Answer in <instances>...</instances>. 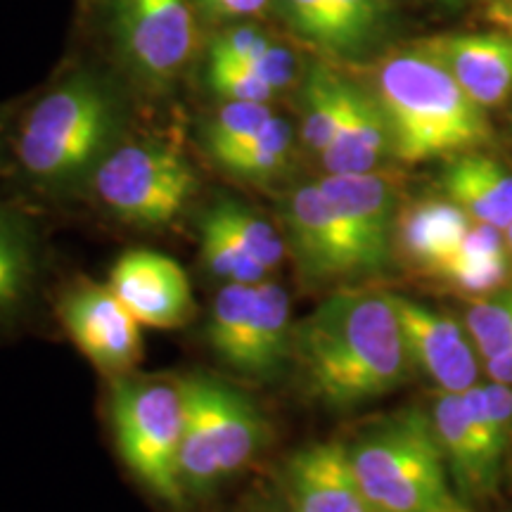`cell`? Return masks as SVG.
I'll list each match as a JSON object with an SVG mask.
<instances>
[{
  "mask_svg": "<svg viewBox=\"0 0 512 512\" xmlns=\"http://www.w3.org/2000/svg\"><path fill=\"white\" fill-rule=\"evenodd\" d=\"M292 358L304 392L330 411H351L396 392L413 373L394 297L339 290L294 325Z\"/></svg>",
  "mask_w": 512,
  "mask_h": 512,
  "instance_id": "6da1fadb",
  "label": "cell"
},
{
  "mask_svg": "<svg viewBox=\"0 0 512 512\" xmlns=\"http://www.w3.org/2000/svg\"><path fill=\"white\" fill-rule=\"evenodd\" d=\"M375 98L392 131L394 157L406 164L458 157L491 136L484 107L422 48L392 55L380 64Z\"/></svg>",
  "mask_w": 512,
  "mask_h": 512,
  "instance_id": "7a4b0ae2",
  "label": "cell"
},
{
  "mask_svg": "<svg viewBox=\"0 0 512 512\" xmlns=\"http://www.w3.org/2000/svg\"><path fill=\"white\" fill-rule=\"evenodd\" d=\"M119 124L117 98L91 72H79L43 93L15 128L12 152L27 181L64 188L95 171L112 150Z\"/></svg>",
  "mask_w": 512,
  "mask_h": 512,
  "instance_id": "3957f363",
  "label": "cell"
},
{
  "mask_svg": "<svg viewBox=\"0 0 512 512\" xmlns=\"http://www.w3.org/2000/svg\"><path fill=\"white\" fill-rule=\"evenodd\" d=\"M358 482L382 512H467L453 494L430 413L403 408L349 444Z\"/></svg>",
  "mask_w": 512,
  "mask_h": 512,
  "instance_id": "277c9868",
  "label": "cell"
},
{
  "mask_svg": "<svg viewBox=\"0 0 512 512\" xmlns=\"http://www.w3.org/2000/svg\"><path fill=\"white\" fill-rule=\"evenodd\" d=\"M188 415L178 453V479L185 496L216 489L264 446L266 427L254 403L214 377H185Z\"/></svg>",
  "mask_w": 512,
  "mask_h": 512,
  "instance_id": "5b68a950",
  "label": "cell"
},
{
  "mask_svg": "<svg viewBox=\"0 0 512 512\" xmlns=\"http://www.w3.org/2000/svg\"><path fill=\"white\" fill-rule=\"evenodd\" d=\"M112 427L124 463L166 503L181 505L178 453L188 415L185 384L164 377H114Z\"/></svg>",
  "mask_w": 512,
  "mask_h": 512,
  "instance_id": "8992f818",
  "label": "cell"
},
{
  "mask_svg": "<svg viewBox=\"0 0 512 512\" xmlns=\"http://www.w3.org/2000/svg\"><path fill=\"white\" fill-rule=\"evenodd\" d=\"M91 176L102 207L140 228L174 223L197 192V176L188 157L159 140L112 147Z\"/></svg>",
  "mask_w": 512,
  "mask_h": 512,
  "instance_id": "52a82bcc",
  "label": "cell"
},
{
  "mask_svg": "<svg viewBox=\"0 0 512 512\" xmlns=\"http://www.w3.org/2000/svg\"><path fill=\"white\" fill-rule=\"evenodd\" d=\"M195 0H119L117 38L128 67L155 88L171 86L200 48Z\"/></svg>",
  "mask_w": 512,
  "mask_h": 512,
  "instance_id": "ba28073f",
  "label": "cell"
},
{
  "mask_svg": "<svg viewBox=\"0 0 512 512\" xmlns=\"http://www.w3.org/2000/svg\"><path fill=\"white\" fill-rule=\"evenodd\" d=\"M283 219L287 252L294 256L306 283L370 278L354 235L318 183L299 185L287 195Z\"/></svg>",
  "mask_w": 512,
  "mask_h": 512,
  "instance_id": "9c48e42d",
  "label": "cell"
},
{
  "mask_svg": "<svg viewBox=\"0 0 512 512\" xmlns=\"http://www.w3.org/2000/svg\"><path fill=\"white\" fill-rule=\"evenodd\" d=\"M430 418L460 494L467 498L491 494L508 448L486 411L482 384H472L463 394L439 389Z\"/></svg>",
  "mask_w": 512,
  "mask_h": 512,
  "instance_id": "30bf717a",
  "label": "cell"
},
{
  "mask_svg": "<svg viewBox=\"0 0 512 512\" xmlns=\"http://www.w3.org/2000/svg\"><path fill=\"white\" fill-rule=\"evenodd\" d=\"M57 318L72 342L102 373L121 377L143 356L140 323L110 285L81 283L62 294Z\"/></svg>",
  "mask_w": 512,
  "mask_h": 512,
  "instance_id": "8fae6325",
  "label": "cell"
},
{
  "mask_svg": "<svg viewBox=\"0 0 512 512\" xmlns=\"http://www.w3.org/2000/svg\"><path fill=\"white\" fill-rule=\"evenodd\" d=\"M107 285L147 328H181L195 313L188 275L174 259L152 249H128L121 254Z\"/></svg>",
  "mask_w": 512,
  "mask_h": 512,
  "instance_id": "7c38bea8",
  "label": "cell"
},
{
  "mask_svg": "<svg viewBox=\"0 0 512 512\" xmlns=\"http://www.w3.org/2000/svg\"><path fill=\"white\" fill-rule=\"evenodd\" d=\"M283 491L290 512H382L363 491L349 446L342 441L292 453L285 463Z\"/></svg>",
  "mask_w": 512,
  "mask_h": 512,
  "instance_id": "4fadbf2b",
  "label": "cell"
},
{
  "mask_svg": "<svg viewBox=\"0 0 512 512\" xmlns=\"http://www.w3.org/2000/svg\"><path fill=\"white\" fill-rule=\"evenodd\" d=\"M413 366L441 392L463 394L477 384V354L456 318L392 294Z\"/></svg>",
  "mask_w": 512,
  "mask_h": 512,
  "instance_id": "5bb4252c",
  "label": "cell"
},
{
  "mask_svg": "<svg viewBox=\"0 0 512 512\" xmlns=\"http://www.w3.org/2000/svg\"><path fill=\"white\" fill-rule=\"evenodd\" d=\"M285 24L306 46L330 57H358L387 27L384 0H278Z\"/></svg>",
  "mask_w": 512,
  "mask_h": 512,
  "instance_id": "9a60e30c",
  "label": "cell"
},
{
  "mask_svg": "<svg viewBox=\"0 0 512 512\" xmlns=\"http://www.w3.org/2000/svg\"><path fill=\"white\" fill-rule=\"evenodd\" d=\"M342 214L370 275L382 273L394 254L396 190L387 178L370 174H328L318 181Z\"/></svg>",
  "mask_w": 512,
  "mask_h": 512,
  "instance_id": "2e32d148",
  "label": "cell"
},
{
  "mask_svg": "<svg viewBox=\"0 0 512 512\" xmlns=\"http://www.w3.org/2000/svg\"><path fill=\"white\" fill-rule=\"evenodd\" d=\"M444 64L477 105L494 107L512 91V34H451L420 46Z\"/></svg>",
  "mask_w": 512,
  "mask_h": 512,
  "instance_id": "e0dca14e",
  "label": "cell"
},
{
  "mask_svg": "<svg viewBox=\"0 0 512 512\" xmlns=\"http://www.w3.org/2000/svg\"><path fill=\"white\" fill-rule=\"evenodd\" d=\"M472 219L451 200H420L396 214L394 252L415 271L439 275L465 240Z\"/></svg>",
  "mask_w": 512,
  "mask_h": 512,
  "instance_id": "ac0fdd59",
  "label": "cell"
},
{
  "mask_svg": "<svg viewBox=\"0 0 512 512\" xmlns=\"http://www.w3.org/2000/svg\"><path fill=\"white\" fill-rule=\"evenodd\" d=\"M394 155L392 131L375 95L349 81L339 131L320 155L328 174H370Z\"/></svg>",
  "mask_w": 512,
  "mask_h": 512,
  "instance_id": "d6986e66",
  "label": "cell"
},
{
  "mask_svg": "<svg viewBox=\"0 0 512 512\" xmlns=\"http://www.w3.org/2000/svg\"><path fill=\"white\" fill-rule=\"evenodd\" d=\"M444 190L472 221L489 223L503 233L512 223V171L496 159L477 152L453 157Z\"/></svg>",
  "mask_w": 512,
  "mask_h": 512,
  "instance_id": "ffe728a7",
  "label": "cell"
},
{
  "mask_svg": "<svg viewBox=\"0 0 512 512\" xmlns=\"http://www.w3.org/2000/svg\"><path fill=\"white\" fill-rule=\"evenodd\" d=\"M292 337L294 325L287 292L268 278L256 283L240 373L264 380L278 375L292 358Z\"/></svg>",
  "mask_w": 512,
  "mask_h": 512,
  "instance_id": "44dd1931",
  "label": "cell"
},
{
  "mask_svg": "<svg viewBox=\"0 0 512 512\" xmlns=\"http://www.w3.org/2000/svg\"><path fill=\"white\" fill-rule=\"evenodd\" d=\"M34 228L17 207L0 200V330H8L29 309L36 287Z\"/></svg>",
  "mask_w": 512,
  "mask_h": 512,
  "instance_id": "7402d4cb",
  "label": "cell"
},
{
  "mask_svg": "<svg viewBox=\"0 0 512 512\" xmlns=\"http://www.w3.org/2000/svg\"><path fill=\"white\" fill-rule=\"evenodd\" d=\"M501 233L503 230L489 223L475 221L451 259L441 266L437 278L446 280L453 290L472 294V299L501 290L508 285L512 271Z\"/></svg>",
  "mask_w": 512,
  "mask_h": 512,
  "instance_id": "603a6c76",
  "label": "cell"
},
{
  "mask_svg": "<svg viewBox=\"0 0 512 512\" xmlns=\"http://www.w3.org/2000/svg\"><path fill=\"white\" fill-rule=\"evenodd\" d=\"M349 81L332 72L325 64L311 69L304 86L302 140L306 150L320 157L335 140L347 105Z\"/></svg>",
  "mask_w": 512,
  "mask_h": 512,
  "instance_id": "cb8c5ba5",
  "label": "cell"
},
{
  "mask_svg": "<svg viewBox=\"0 0 512 512\" xmlns=\"http://www.w3.org/2000/svg\"><path fill=\"white\" fill-rule=\"evenodd\" d=\"M292 155V126L283 117L273 114L266 126L252 140L219 159L221 169L240 181L264 183L283 174Z\"/></svg>",
  "mask_w": 512,
  "mask_h": 512,
  "instance_id": "d4e9b609",
  "label": "cell"
},
{
  "mask_svg": "<svg viewBox=\"0 0 512 512\" xmlns=\"http://www.w3.org/2000/svg\"><path fill=\"white\" fill-rule=\"evenodd\" d=\"M254 285L226 283L216 292L207 320V342L211 351L238 370L245 351L249 320H252Z\"/></svg>",
  "mask_w": 512,
  "mask_h": 512,
  "instance_id": "484cf974",
  "label": "cell"
},
{
  "mask_svg": "<svg viewBox=\"0 0 512 512\" xmlns=\"http://www.w3.org/2000/svg\"><path fill=\"white\" fill-rule=\"evenodd\" d=\"M207 214L214 219L226 233L233 238L252 259L259 261L268 273L280 268L287 256V240L273 223H268L264 216H259L245 204L235 200H219L207 209Z\"/></svg>",
  "mask_w": 512,
  "mask_h": 512,
  "instance_id": "4316f807",
  "label": "cell"
},
{
  "mask_svg": "<svg viewBox=\"0 0 512 512\" xmlns=\"http://www.w3.org/2000/svg\"><path fill=\"white\" fill-rule=\"evenodd\" d=\"M465 330L484 358L503 354L512 347V285L475 297L465 311Z\"/></svg>",
  "mask_w": 512,
  "mask_h": 512,
  "instance_id": "83f0119b",
  "label": "cell"
},
{
  "mask_svg": "<svg viewBox=\"0 0 512 512\" xmlns=\"http://www.w3.org/2000/svg\"><path fill=\"white\" fill-rule=\"evenodd\" d=\"M202 242L200 252L204 259V266L209 268L211 275L221 278L223 283H242V285H256L268 278V271L259 261L252 259L238 242L223 230L219 223L204 214L202 226Z\"/></svg>",
  "mask_w": 512,
  "mask_h": 512,
  "instance_id": "f1b7e54d",
  "label": "cell"
},
{
  "mask_svg": "<svg viewBox=\"0 0 512 512\" xmlns=\"http://www.w3.org/2000/svg\"><path fill=\"white\" fill-rule=\"evenodd\" d=\"M271 117L273 110L266 102H226L209 119L207 131H204L209 155L214 157V162H219V159L245 145L247 140H252Z\"/></svg>",
  "mask_w": 512,
  "mask_h": 512,
  "instance_id": "f546056e",
  "label": "cell"
},
{
  "mask_svg": "<svg viewBox=\"0 0 512 512\" xmlns=\"http://www.w3.org/2000/svg\"><path fill=\"white\" fill-rule=\"evenodd\" d=\"M207 79L211 91L226 102H266V105H271V100L278 95L247 64L209 60Z\"/></svg>",
  "mask_w": 512,
  "mask_h": 512,
  "instance_id": "4dcf8cb0",
  "label": "cell"
},
{
  "mask_svg": "<svg viewBox=\"0 0 512 512\" xmlns=\"http://www.w3.org/2000/svg\"><path fill=\"white\" fill-rule=\"evenodd\" d=\"M271 43V36L264 29L249 22L228 24L219 36L214 38L209 50V60L249 64L256 55Z\"/></svg>",
  "mask_w": 512,
  "mask_h": 512,
  "instance_id": "1f68e13d",
  "label": "cell"
},
{
  "mask_svg": "<svg viewBox=\"0 0 512 512\" xmlns=\"http://www.w3.org/2000/svg\"><path fill=\"white\" fill-rule=\"evenodd\" d=\"M247 67H252L275 93L287 91L299 76L297 55H294L287 46H283V43H275L273 38L271 43L247 64Z\"/></svg>",
  "mask_w": 512,
  "mask_h": 512,
  "instance_id": "d6a6232c",
  "label": "cell"
},
{
  "mask_svg": "<svg viewBox=\"0 0 512 512\" xmlns=\"http://www.w3.org/2000/svg\"><path fill=\"white\" fill-rule=\"evenodd\" d=\"M195 5L211 22L238 24L264 15L271 0H195Z\"/></svg>",
  "mask_w": 512,
  "mask_h": 512,
  "instance_id": "836d02e7",
  "label": "cell"
},
{
  "mask_svg": "<svg viewBox=\"0 0 512 512\" xmlns=\"http://www.w3.org/2000/svg\"><path fill=\"white\" fill-rule=\"evenodd\" d=\"M486 411H489L491 420H494L498 434L505 448L512 446V387L503 382H486L482 384Z\"/></svg>",
  "mask_w": 512,
  "mask_h": 512,
  "instance_id": "e575fe53",
  "label": "cell"
},
{
  "mask_svg": "<svg viewBox=\"0 0 512 512\" xmlns=\"http://www.w3.org/2000/svg\"><path fill=\"white\" fill-rule=\"evenodd\" d=\"M486 373H489L491 380L510 384L512 387V347L505 349L503 354L486 358Z\"/></svg>",
  "mask_w": 512,
  "mask_h": 512,
  "instance_id": "d590c367",
  "label": "cell"
},
{
  "mask_svg": "<svg viewBox=\"0 0 512 512\" xmlns=\"http://www.w3.org/2000/svg\"><path fill=\"white\" fill-rule=\"evenodd\" d=\"M505 235H508V245H510V249H512V223L508 228H505Z\"/></svg>",
  "mask_w": 512,
  "mask_h": 512,
  "instance_id": "8d00e7d4",
  "label": "cell"
},
{
  "mask_svg": "<svg viewBox=\"0 0 512 512\" xmlns=\"http://www.w3.org/2000/svg\"><path fill=\"white\" fill-rule=\"evenodd\" d=\"M448 3H456V0H448Z\"/></svg>",
  "mask_w": 512,
  "mask_h": 512,
  "instance_id": "74e56055",
  "label": "cell"
},
{
  "mask_svg": "<svg viewBox=\"0 0 512 512\" xmlns=\"http://www.w3.org/2000/svg\"><path fill=\"white\" fill-rule=\"evenodd\" d=\"M278 512H290V510H278Z\"/></svg>",
  "mask_w": 512,
  "mask_h": 512,
  "instance_id": "f35d334b",
  "label": "cell"
},
{
  "mask_svg": "<svg viewBox=\"0 0 512 512\" xmlns=\"http://www.w3.org/2000/svg\"><path fill=\"white\" fill-rule=\"evenodd\" d=\"M0 133H3V126H0Z\"/></svg>",
  "mask_w": 512,
  "mask_h": 512,
  "instance_id": "ab89813d",
  "label": "cell"
}]
</instances>
